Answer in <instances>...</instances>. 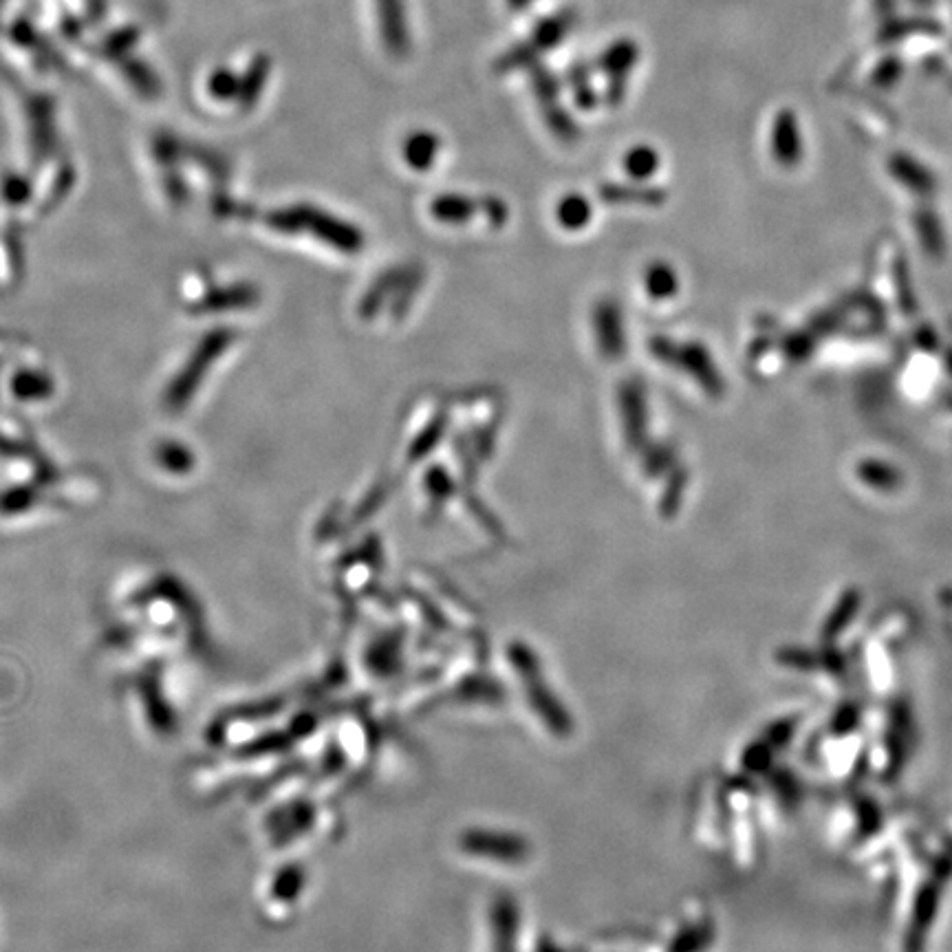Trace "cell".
Returning <instances> with one entry per match:
<instances>
[{
    "instance_id": "cell-5",
    "label": "cell",
    "mask_w": 952,
    "mask_h": 952,
    "mask_svg": "<svg viewBox=\"0 0 952 952\" xmlns=\"http://www.w3.org/2000/svg\"><path fill=\"white\" fill-rule=\"evenodd\" d=\"M437 150V139L430 135H417L413 137V144H410V161L419 168H428L432 157H435Z\"/></svg>"
},
{
    "instance_id": "cell-3",
    "label": "cell",
    "mask_w": 952,
    "mask_h": 952,
    "mask_svg": "<svg viewBox=\"0 0 952 952\" xmlns=\"http://www.w3.org/2000/svg\"><path fill=\"white\" fill-rule=\"evenodd\" d=\"M657 166H659V159L655 150L651 148H635L631 150L629 157H626V170H629L637 179L648 177L651 172L657 170Z\"/></svg>"
},
{
    "instance_id": "cell-1",
    "label": "cell",
    "mask_w": 952,
    "mask_h": 952,
    "mask_svg": "<svg viewBox=\"0 0 952 952\" xmlns=\"http://www.w3.org/2000/svg\"><path fill=\"white\" fill-rule=\"evenodd\" d=\"M591 219V208L587 199L582 197H565L558 205V221L567 227V230H578V227L587 225Z\"/></svg>"
},
{
    "instance_id": "cell-4",
    "label": "cell",
    "mask_w": 952,
    "mask_h": 952,
    "mask_svg": "<svg viewBox=\"0 0 952 952\" xmlns=\"http://www.w3.org/2000/svg\"><path fill=\"white\" fill-rule=\"evenodd\" d=\"M470 203L468 199L461 197H443L435 203V216H439L441 221H465L470 216Z\"/></svg>"
},
{
    "instance_id": "cell-2",
    "label": "cell",
    "mask_w": 952,
    "mask_h": 952,
    "mask_svg": "<svg viewBox=\"0 0 952 952\" xmlns=\"http://www.w3.org/2000/svg\"><path fill=\"white\" fill-rule=\"evenodd\" d=\"M646 287L655 298H666L673 296L677 291V276L673 272V267H664V265H655L648 269L646 274Z\"/></svg>"
}]
</instances>
